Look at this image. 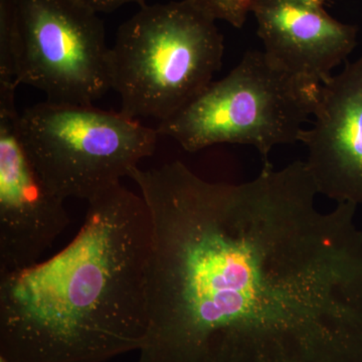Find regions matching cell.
Here are the masks:
<instances>
[{"label":"cell","instance_id":"cell-3","mask_svg":"<svg viewBox=\"0 0 362 362\" xmlns=\"http://www.w3.org/2000/svg\"><path fill=\"white\" fill-rule=\"evenodd\" d=\"M216 23L180 0L143 4L122 23L109 57L121 113L162 122L199 96L223 65L225 45Z\"/></svg>","mask_w":362,"mask_h":362},{"label":"cell","instance_id":"cell-8","mask_svg":"<svg viewBox=\"0 0 362 362\" xmlns=\"http://www.w3.org/2000/svg\"><path fill=\"white\" fill-rule=\"evenodd\" d=\"M313 116L299 142L319 194L362 204V56L320 86Z\"/></svg>","mask_w":362,"mask_h":362},{"label":"cell","instance_id":"cell-7","mask_svg":"<svg viewBox=\"0 0 362 362\" xmlns=\"http://www.w3.org/2000/svg\"><path fill=\"white\" fill-rule=\"evenodd\" d=\"M14 84L0 85V274L30 268L70 225L66 199L26 151Z\"/></svg>","mask_w":362,"mask_h":362},{"label":"cell","instance_id":"cell-2","mask_svg":"<svg viewBox=\"0 0 362 362\" xmlns=\"http://www.w3.org/2000/svg\"><path fill=\"white\" fill-rule=\"evenodd\" d=\"M150 249L141 194L119 183L90 199L65 249L0 274V356L106 362L139 351L148 327Z\"/></svg>","mask_w":362,"mask_h":362},{"label":"cell","instance_id":"cell-5","mask_svg":"<svg viewBox=\"0 0 362 362\" xmlns=\"http://www.w3.org/2000/svg\"><path fill=\"white\" fill-rule=\"evenodd\" d=\"M33 165L64 199L89 202L129 177L156 151L158 133L121 112L45 101L21 112Z\"/></svg>","mask_w":362,"mask_h":362},{"label":"cell","instance_id":"cell-11","mask_svg":"<svg viewBox=\"0 0 362 362\" xmlns=\"http://www.w3.org/2000/svg\"><path fill=\"white\" fill-rule=\"evenodd\" d=\"M189 4L213 20L226 21L235 28H242L256 0H187Z\"/></svg>","mask_w":362,"mask_h":362},{"label":"cell","instance_id":"cell-10","mask_svg":"<svg viewBox=\"0 0 362 362\" xmlns=\"http://www.w3.org/2000/svg\"><path fill=\"white\" fill-rule=\"evenodd\" d=\"M18 35L20 0H0V83H16L14 56Z\"/></svg>","mask_w":362,"mask_h":362},{"label":"cell","instance_id":"cell-4","mask_svg":"<svg viewBox=\"0 0 362 362\" xmlns=\"http://www.w3.org/2000/svg\"><path fill=\"white\" fill-rule=\"evenodd\" d=\"M319 89L281 70L265 52L250 51L156 129L190 153L214 145H250L268 163L274 147L300 141Z\"/></svg>","mask_w":362,"mask_h":362},{"label":"cell","instance_id":"cell-1","mask_svg":"<svg viewBox=\"0 0 362 362\" xmlns=\"http://www.w3.org/2000/svg\"><path fill=\"white\" fill-rule=\"evenodd\" d=\"M129 178L151 218L137 362H362L357 206L320 211L305 161L243 183L177 160Z\"/></svg>","mask_w":362,"mask_h":362},{"label":"cell","instance_id":"cell-9","mask_svg":"<svg viewBox=\"0 0 362 362\" xmlns=\"http://www.w3.org/2000/svg\"><path fill=\"white\" fill-rule=\"evenodd\" d=\"M325 0H256L252 13L269 59L293 77L314 88L332 77L331 71L356 45V26L335 20Z\"/></svg>","mask_w":362,"mask_h":362},{"label":"cell","instance_id":"cell-13","mask_svg":"<svg viewBox=\"0 0 362 362\" xmlns=\"http://www.w3.org/2000/svg\"><path fill=\"white\" fill-rule=\"evenodd\" d=\"M0 362H9V361H6V359L4 358V357L0 356Z\"/></svg>","mask_w":362,"mask_h":362},{"label":"cell","instance_id":"cell-12","mask_svg":"<svg viewBox=\"0 0 362 362\" xmlns=\"http://www.w3.org/2000/svg\"><path fill=\"white\" fill-rule=\"evenodd\" d=\"M74 1L97 14L112 13L126 4H138L140 6L145 4V0H74Z\"/></svg>","mask_w":362,"mask_h":362},{"label":"cell","instance_id":"cell-6","mask_svg":"<svg viewBox=\"0 0 362 362\" xmlns=\"http://www.w3.org/2000/svg\"><path fill=\"white\" fill-rule=\"evenodd\" d=\"M109 57L99 14L74 0H20L18 85L54 103L93 105L111 90Z\"/></svg>","mask_w":362,"mask_h":362}]
</instances>
